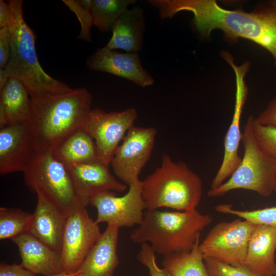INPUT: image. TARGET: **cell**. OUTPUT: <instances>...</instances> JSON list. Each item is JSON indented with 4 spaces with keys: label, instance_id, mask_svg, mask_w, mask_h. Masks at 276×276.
<instances>
[{
    "label": "cell",
    "instance_id": "cell-25",
    "mask_svg": "<svg viewBox=\"0 0 276 276\" xmlns=\"http://www.w3.org/2000/svg\"><path fill=\"white\" fill-rule=\"evenodd\" d=\"M136 0H93L91 13L94 26L101 32L109 31L114 23Z\"/></svg>",
    "mask_w": 276,
    "mask_h": 276
},
{
    "label": "cell",
    "instance_id": "cell-33",
    "mask_svg": "<svg viewBox=\"0 0 276 276\" xmlns=\"http://www.w3.org/2000/svg\"><path fill=\"white\" fill-rule=\"evenodd\" d=\"M255 118L261 125L276 126V97L269 102L266 108Z\"/></svg>",
    "mask_w": 276,
    "mask_h": 276
},
{
    "label": "cell",
    "instance_id": "cell-5",
    "mask_svg": "<svg viewBox=\"0 0 276 276\" xmlns=\"http://www.w3.org/2000/svg\"><path fill=\"white\" fill-rule=\"evenodd\" d=\"M142 181L146 210L191 211L196 210L201 198L200 177L184 162H174L167 153L163 154L160 167Z\"/></svg>",
    "mask_w": 276,
    "mask_h": 276
},
{
    "label": "cell",
    "instance_id": "cell-1",
    "mask_svg": "<svg viewBox=\"0 0 276 276\" xmlns=\"http://www.w3.org/2000/svg\"><path fill=\"white\" fill-rule=\"evenodd\" d=\"M154 6L162 20L181 11L191 12L193 27L202 36L209 37L217 29L228 40L252 41L271 54L276 66V9L271 6L251 12L224 9L215 0H156Z\"/></svg>",
    "mask_w": 276,
    "mask_h": 276
},
{
    "label": "cell",
    "instance_id": "cell-38",
    "mask_svg": "<svg viewBox=\"0 0 276 276\" xmlns=\"http://www.w3.org/2000/svg\"><path fill=\"white\" fill-rule=\"evenodd\" d=\"M271 6L276 9V3L274 2V1H272L270 2Z\"/></svg>",
    "mask_w": 276,
    "mask_h": 276
},
{
    "label": "cell",
    "instance_id": "cell-28",
    "mask_svg": "<svg viewBox=\"0 0 276 276\" xmlns=\"http://www.w3.org/2000/svg\"><path fill=\"white\" fill-rule=\"evenodd\" d=\"M252 127L259 148L265 154L276 159V126L261 125L253 117Z\"/></svg>",
    "mask_w": 276,
    "mask_h": 276
},
{
    "label": "cell",
    "instance_id": "cell-8",
    "mask_svg": "<svg viewBox=\"0 0 276 276\" xmlns=\"http://www.w3.org/2000/svg\"><path fill=\"white\" fill-rule=\"evenodd\" d=\"M256 225L241 219L219 222L211 228L200 243V250L204 257L212 258L233 266L242 264Z\"/></svg>",
    "mask_w": 276,
    "mask_h": 276
},
{
    "label": "cell",
    "instance_id": "cell-19",
    "mask_svg": "<svg viewBox=\"0 0 276 276\" xmlns=\"http://www.w3.org/2000/svg\"><path fill=\"white\" fill-rule=\"evenodd\" d=\"M275 251L276 227L256 224L243 264L259 275L275 276Z\"/></svg>",
    "mask_w": 276,
    "mask_h": 276
},
{
    "label": "cell",
    "instance_id": "cell-10",
    "mask_svg": "<svg viewBox=\"0 0 276 276\" xmlns=\"http://www.w3.org/2000/svg\"><path fill=\"white\" fill-rule=\"evenodd\" d=\"M129 187L128 192L122 196L108 191L99 193L91 199L90 204L97 211V223L106 222L119 228L141 224L143 211L146 209L142 195V181L139 179Z\"/></svg>",
    "mask_w": 276,
    "mask_h": 276
},
{
    "label": "cell",
    "instance_id": "cell-4",
    "mask_svg": "<svg viewBox=\"0 0 276 276\" xmlns=\"http://www.w3.org/2000/svg\"><path fill=\"white\" fill-rule=\"evenodd\" d=\"M212 221L211 215L197 210H147L141 224L131 232L130 239L135 243L149 244L155 254L164 257L189 252Z\"/></svg>",
    "mask_w": 276,
    "mask_h": 276
},
{
    "label": "cell",
    "instance_id": "cell-26",
    "mask_svg": "<svg viewBox=\"0 0 276 276\" xmlns=\"http://www.w3.org/2000/svg\"><path fill=\"white\" fill-rule=\"evenodd\" d=\"M32 214L18 208H0V239H12L28 233Z\"/></svg>",
    "mask_w": 276,
    "mask_h": 276
},
{
    "label": "cell",
    "instance_id": "cell-21",
    "mask_svg": "<svg viewBox=\"0 0 276 276\" xmlns=\"http://www.w3.org/2000/svg\"><path fill=\"white\" fill-rule=\"evenodd\" d=\"M146 29L143 9L136 6L123 14L112 25V36L105 46L109 50L139 52L143 48Z\"/></svg>",
    "mask_w": 276,
    "mask_h": 276
},
{
    "label": "cell",
    "instance_id": "cell-16",
    "mask_svg": "<svg viewBox=\"0 0 276 276\" xmlns=\"http://www.w3.org/2000/svg\"><path fill=\"white\" fill-rule=\"evenodd\" d=\"M109 166L99 160L66 166L86 206L99 193L126 190V185L115 178L110 173Z\"/></svg>",
    "mask_w": 276,
    "mask_h": 276
},
{
    "label": "cell",
    "instance_id": "cell-31",
    "mask_svg": "<svg viewBox=\"0 0 276 276\" xmlns=\"http://www.w3.org/2000/svg\"><path fill=\"white\" fill-rule=\"evenodd\" d=\"M137 258L147 268L149 276H170L166 269L157 265L155 252L149 244H141Z\"/></svg>",
    "mask_w": 276,
    "mask_h": 276
},
{
    "label": "cell",
    "instance_id": "cell-37",
    "mask_svg": "<svg viewBox=\"0 0 276 276\" xmlns=\"http://www.w3.org/2000/svg\"><path fill=\"white\" fill-rule=\"evenodd\" d=\"M80 270L79 269L77 271L73 273H67L63 271L59 274L53 276H80Z\"/></svg>",
    "mask_w": 276,
    "mask_h": 276
},
{
    "label": "cell",
    "instance_id": "cell-7",
    "mask_svg": "<svg viewBox=\"0 0 276 276\" xmlns=\"http://www.w3.org/2000/svg\"><path fill=\"white\" fill-rule=\"evenodd\" d=\"M24 173L25 182L34 193L40 192L67 215L86 207L67 168L52 151L36 152Z\"/></svg>",
    "mask_w": 276,
    "mask_h": 276
},
{
    "label": "cell",
    "instance_id": "cell-24",
    "mask_svg": "<svg viewBox=\"0 0 276 276\" xmlns=\"http://www.w3.org/2000/svg\"><path fill=\"white\" fill-rule=\"evenodd\" d=\"M200 243L199 238L191 251L164 257L162 264L170 276H211L199 248Z\"/></svg>",
    "mask_w": 276,
    "mask_h": 276
},
{
    "label": "cell",
    "instance_id": "cell-30",
    "mask_svg": "<svg viewBox=\"0 0 276 276\" xmlns=\"http://www.w3.org/2000/svg\"><path fill=\"white\" fill-rule=\"evenodd\" d=\"M62 2L76 15L80 21L81 30L77 39L91 42V27L94 26L93 17L91 11L83 8L77 1L63 0Z\"/></svg>",
    "mask_w": 276,
    "mask_h": 276
},
{
    "label": "cell",
    "instance_id": "cell-39",
    "mask_svg": "<svg viewBox=\"0 0 276 276\" xmlns=\"http://www.w3.org/2000/svg\"><path fill=\"white\" fill-rule=\"evenodd\" d=\"M274 2L275 3H276V0H274Z\"/></svg>",
    "mask_w": 276,
    "mask_h": 276
},
{
    "label": "cell",
    "instance_id": "cell-12",
    "mask_svg": "<svg viewBox=\"0 0 276 276\" xmlns=\"http://www.w3.org/2000/svg\"><path fill=\"white\" fill-rule=\"evenodd\" d=\"M223 57L232 66L235 74V104L232 120L224 137L222 161L212 181L211 189L217 188L224 183L225 180L232 175L241 162L242 158L238 153L242 133L240 129V121L248 94V88L244 78L250 63L245 62L239 66L236 65L229 53H224Z\"/></svg>",
    "mask_w": 276,
    "mask_h": 276
},
{
    "label": "cell",
    "instance_id": "cell-13",
    "mask_svg": "<svg viewBox=\"0 0 276 276\" xmlns=\"http://www.w3.org/2000/svg\"><path fill=\"white\" fill-rule=\"evenodd\" d=\"M156 134L153 127L133 126L127 131L110 164L124 184L129 186L139 179L141 170L151 156Z\"/></svg>",
    "mask_w": 276,
    "mask_h": 276
},
{
    "label": "cell",
    "instance_id": "cell-9",
    "mask_svg": "<svg viewBox=\"0 0 276 276\" xmlns=\"http://www.w3.org/2000/svg\"><path fill=\"white\" fill-rule=\"evenodd\" d=\"M137 116L134 108L108 112L98 107L91 109L82 128L94 140L99 161L110 165L120 143Z\"/></svg>",
    "mask_w": 276,
    "mask_h": 276
},
{
    "label": "cell",
    "instance_id": "cell-27",
    "mask_svg": "<svg viewBox=\"0 0 276 276\" xmlns=\"http://www.w3.org/2000/svg\"><path fill=\"white\" fill-rule=\"evenodd\" d=\"M217 212L235 215L256 224H265L276 227V206L265 208L251 211L235 210L229 204L216 206Z\"/></svg>",
    "mask_w": 276,
    "mask_h": 276
},
{
    "label": "cell",
    "instance_id": "cell-2",
    "mask_svg": "<svg viewBox=\"0 0 276 276\" xmlns=\"http://www.w3.org/2000/svg\"><path fill=\"white\" fill-rule=\"evenodd\" d=\"M93 96L85 88L31 98L28 123L36 152L53 151L66 136L82 128Z\"/></svg>",
    "mask_w": 276,
    "mask_h": 276
},
{
    "label": "cell",
    "instance_id": "cell-14",
    "mask_svg": "<svg viewBox=\"0 0 276 276\" xmlns=\"http://www.w3.org/2000/svg\"><path fill=\"white\" fill-rule=\"evenodd\" d=\"M36 151L28 122L13 123L0 129V174L23 172Z\"/></svg>",
    "mask_w": 276,
    "mask_h": 276
},
{
    "label": "cell",
    "instance_id": "cell-17",
    "mask_svg": "<svg viewBox=\"0 0 276 276\" xmlns=\"http://www.w3.org/2000/svg\"><path fill=\"white\" fill-rule=\"evenodd\" d=\"M37 202L28 233L47 245L61 252L64 231L68 215L37 192Z\"/></svg>",
    "mask_w": 276,
    "mask_h": 276
},
{
    "label": "cell",
    "instance_id": "cell-11",
    "mask_svg": "<svg viewBox=\"0 0 276 276\" xmlns=\"http://www.w3.org/2000/svg\"><path fill=\"white\" fill-rule=\"evenodd\" d=\"M98 224L86 207L79 208L68 215L60 252L63 271L73 273L79 270L102 235Z\"/></svg>",
    "mask_w": 276,
    "mask_h": 276
},
{
    "label": "cell",
    "instance_id": "cell-15",
    "mask_svg": "<svg viewBox=\"0 0 276 276\" xmlns=\"http://www.w3.org/2000/svg\"><path fill=\"white\" fill-rule=\"evenodd\" d=\"M86 65L90 70L111 74L142 87L154 82L153 77L142 66L138 52L123 53L104 47L97 49L87 59Z\"/></svg>",
    "mask_w": 276,
    "mask_h": 276
},
{
    "label": "cell",
    "instance_id": "cell-20",
    "mask_svg": "<svg viewBox=\"0 0 276 276\" xmlns=\"http://www.w3.org/2000/svg\"><path fill=\"white\" fill-rule=\"evenodd\" d=\"M119 229L117 226L107 225L81 265L80 276H114L119 263Z\"/></svg>",
    "mask_w": 276,
    "mask_h": 276
},
{
    "label": "cell",
    "instance_id": "cell-35",
    "mask_svg": "<svg viewBox=\"0 0 276 276\" xmlns=\"http://www.w3.org/2000/svg\"><path fill=\"white\" fill-rule=\"evenodd\" d=\"M10 21L9 6L7 2L0 1V28L8 27Z\"/></svg>",
    "mask_w": 276,
    "mask_h": 276
},
{
    "label": "cell",
    "instance_id": "cell-29",
    "mask_svg": "<svg viewBox=\"0 0 276 276\" xmlns=\"http://www.w3.org/2000/svg\"><path fill=\"white\" fill-rule=\"evenodd\" d=\"M204 261L211 276H261L243 264L233 266L206 257H204Z\"/></svg>",
    "mask_w": 276,
    "mask_h": 276
},
{
    "label": "cell",
    "instance_id": "cell-32",
    "mask_svg": "<svg viewBox=\"0 0 276 276\" xmlns=\"http://www.w3.org/2000/svg\"><path fill=\"white\" fill-rule=\"evenodd\" d=\"M11 37L9 27L0 28V70H4L10 57Z\"/></svg>",
    "mask_w": 276,
    "mask_h": 276
},
{
    "label": "cell",
    "instance_id": "cell-22",
    "mask_svg": "<svg viewBox=\"0 0 276 276\" xmlns=\"http://www.w3.org/2000/svg\"><path fill=\"white\" fill-rule=\"evenodd\" d=\"M0 91V129L9 124L27 122L31 98L26 86L10 78Z\"/></svg>",
    "mask_w": 276,
    "mask_h": 276
},
{
    "label": "cell",
    "instance_id": "cell-6",
    "mask_svg": "<svg viewBox=\"0 0 276 276\" xmlns=\"http://www.w3.org/2000/svg\"><path fill=\"white\" fill-rule=\"evenodd\" d=\"M252 116L243 125L242 141L244 153L241 162L229 179L207 195L222 196L236 189H244L269 197L276 192V159L262 151L258 146L252 130Z\"/></svg>",
    "mask_w": 276,
    "mask_h": 276
},
{
    "label": "cell",
    "instance_id": "cell-18",
    "mask_svg": "<svg viewBox=\"0 0 276 276\" xmlns=\"http://www.w3.org/2000/svg\"><path fill=\"white\" fill-rule=\"evenodd\" d=\"M17 246L20 264L35 274L53 276L63 271L60 252L27 233L11 240Z\"/></svg>",
    "mask_w": 276,
    "mask_h": 276
},
{
    "label": "cell",
    "instance_id": "cell-34",
    "mask_svg": "<svg viewBox=\"0 0 276 276\" xmlns=\"http://www.w3.org/2000/svg\"><path fill=\"white\" fill-rule=\"evenodd\" d=\"M0 276H36V275L25 268L21 264H9L1 262Z\"/></svg>",
    "mask_w": 276,
    "mask_h": 276
},
{
    "label": "cell",
    "instance_id": "cell-23",
    "mask_svg": "<svg viewBox=\"0 0 276 276\" xmlns=\"http://www.w3.org/2000/svg\"><path fill=\"white\" fill-rule=\"evenodd\" d=\"M52 152L66 166L99 160L95 141L83 128L66 136Z\"/></svg>",
    "mask_w": 276,
    "mask_h": 276
},
{
    "label": "cell",
    "instance_id": "cell-36",
    "mask_svg": "<svg viewBox=\"0 0 276 276\" xmlns=\"http://www.w3.org/2000/svg\"><path fill=\"white\" fill-rule=\"evenodd\" d=\"M77 1L83 8L91 11L93 0H78Z\"/></svg>",
    "mask_w": 276,
    "mask_h": 276
},
{
    "label": "cell",
    "instance_id": "cell-3",
    "mask_svg": "<svg viewBox=\"0 0 276 276\" xmlns=\"http://www.w3.org/2000/svg\"><path fill=\"white\" fill-rule=\"evenodd\" d=\"M7 3L11 54L5 68L0 70V90L11 78L26 86L31 98L72 91L73 88L48 74L41 66L36 52L35 33L24 16L23 1L10 0Z\"/></svg>",
    "mask_w": 276,
    "mask_h": 276
}]
</instances>
